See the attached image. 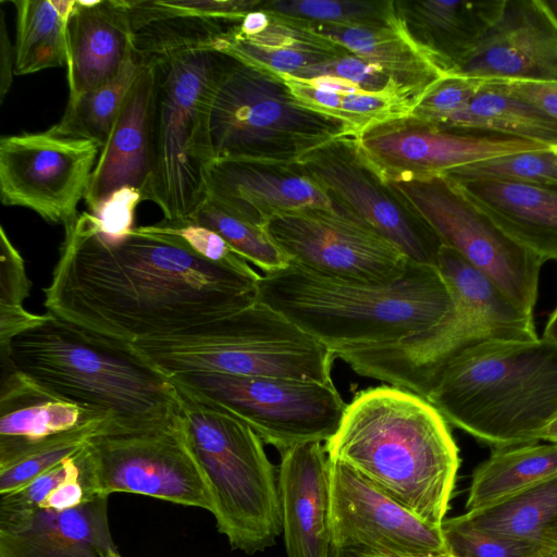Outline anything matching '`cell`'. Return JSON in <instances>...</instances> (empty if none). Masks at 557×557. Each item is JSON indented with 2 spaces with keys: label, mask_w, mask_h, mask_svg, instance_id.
<instances>
[{
  "label": "cell",
  "mask_w": 557,
  "mask_h": 557,
  "mask_svg": "<svg viewBox=\"0 0 557 557\" xmlns=\"http://www.w3.org/2000/svg\"><path fill=\"white\" fill-rule=\"evenodd\" d=\"M108 422L109 419L103 418L59 434L25 449L8 462L0 463V495L23 487L63 460L79 454Z\"/></svg>",
  "instance_id": "35"
},
{
  "label": "cell",
  "mask_w": 557,
  "mask_h": 557,
  "mask_svg": "<svg viewBox=\"0 0 557 557\" xmlns=\"http://www.w3.org/2000/svg\"><path fill=\"white\" fill-rule=\"evenodd\" d=\"M557 476V444L493 449L472 474L466 509L478 510Z\"/></svg>",
  "instance_id": "29"
},
{
  "label": "cell",
  "mask_w": 557,
  "mask_h": 557,
  "mask_svg": "<svg viewBox=\"0 0 557 557\" xmlns=\"http://www.w3.org/2000/svg\"><path fill=\"white\" fill-rule=\"evenodd\" d=\"M537 2L557 27V0H537Z\"/></svg>",
  "instance_id": "49"
},
{
  "label": "cell",
  "mask_w": 557,
  "mask_h": 557,
  "mask_svg": "<svg viewBox=\"0 0 557 557\" xmlns=\"http://www.w3.org/2000/svg\"><path fill=\"white\" fill-rule=\"evenodd\" d=\"M547 545H556L557 546V525L552 528L545 539Z\"/></svg>",
  "instance_id": "50"
},
{
  "label": "cell",
  "mask_w": 557,
  "mask_h": 557,
  "mask_svg": "<svg viewBox=\"0 0 557 557\" xmlns=\"http://www.w3.org/2000/svg\"><path fill=\"white\" fill-rule=\"evenodd\" d=\"M153 98V70L143 66L92 171L85 196L90 213L121 188L143 193L151 170Z\"/></svg>",
  "instance_id": "21"
},
{
  "label": "cell",
  "mask_w": 557,
  "mask_h": 557,
  "mask_svg": "<svg viewBox=\"0 0 557 557\" xmlns=\"http://www.w3.org/2000/svg\"><path fill=\"white\" fill-rule=\"evenodd\" d=\"M85 453L96 495L133 493L213 510L211 491L182 408L138 426L107 423L90 438Z\"/></svg>",
  "instance_id": "10"
},
{
  "label": "cell",
  "mask_w": 557,
  "mask_h": 557,
  "mask_svg": "<svg viewBox=\"0 0 557 557\" xmlns=\"http://www.w3.org/2000/svg\"><path fill=\"white\" fill-rule=\"evenodd\" d=\"M101 148L49 129L0 139V198L49 223L72 224L85 199Z\"/></svg>",
  "instance_id": "14"
},
{
  "label": "cell",
  "mask_w": 557,
  "mask_h": 557,
  "mask_svg": "<svg viewBox=\"0 0 557 557\" xmlns=\"http://www.w3.org/2000/svg\"><path fill=\"white\" fill-rule=\"evenodd\" d=\"M298 164L336 203L372 227L410 261L436 265L442 242L369 164L356 136L331 141Z\"/></svg>",
  "instance_id": "15"
},
{
  "label": "cell",
  "mask_w": 557,
  "mask_h": 557,
  "mask_svg": "<svg viewBox=\"0 0 557 557\" xmlns=\"http://www.w3.org/2000/svg\"><path fill=\"white\" fill-rule=\"evenodd\" d=\"M425 399L494 449L537 443L557 417V343L470 341L442 364Z\"/></svg>",
  "instance_id": "5"
},
{
  "label": "cell",
  "mask_w": 557,
  "mask_h": 557,
  "mask_svg": "<svg viewBox=\"0 0 557 557\" xmlns=\"http://www.w3.org/2000/svg\"><path fill=\"white\" fill-rule=\"evenodd\" d=\"M64 230L44 305L94 333L132 345L257 301L261 275L248 262H211L141 226L110 240L96 232L89 212Z\"/></svg>",
  "instance_id": "1"
},
{
  "label": "cell",
  "mask_w": 557,
  "mask_h": 557,
  "mask_svg": "<svg viewBox=\"0 0 557 557\" xmlns=\"http://www.w3.org/2000/svg\"><path fill=\"white\" fill-rule=\"evenodd\" d=\"M208 129L213 159L285 164L355 136L344 121L307 108L281 74L231 55L212 90Z\"/></svg>",
  "instance_id": "9"
},
{
  "label": "cell",
  "mask_w": 557,
  "mask_h": 557,
  "mask_svg": "<svg viewBox=\"0 0 557 557\" xmlns=\"http://www.w3.org/2000/svg\"><path fill=\"white\" fill-rule=\"evenodd\" d=\"M443 245L490 276L522 310L533 314L544 261L482 213L446 176L386 182Z\"/></svg>",
  "instance_id": "12"
},
{
  "label": "cell",
  "mask_w": 557,
  "mask_h": 557,
  "mask_svg": "<svg viewBox=\"0 0 557 557\" xmlns=\"http://www.w3.org/2000/svg\"><path fill=\"white\" fill-rule=\"evenodd\" d=\"M436 268L455 305L481 338L537 339L533 314L522 310L490 276L453 248L442 245Z\"/></svg>",
  "instance_id": "27"
},
{
  "label": "cell",
  "mask_w": 557,
  "mask_h": 557,
  "mask_svg": "<svg viewBox=\"0 0 557 557\" xmlns=\"http://www.w3.org/2000/svg\"><path fill=\"white\" fill-rule=\"evenodd\" d=\"M103 418L107 417L55 395L17 370H4L0 386V463L48 438Z\"/></svg>",
  "instance_id": "23"
},
{
  "label": "cell",
  "mask_w": 557,
  "mask_h": 557,
  "mask_svg": "<svg viewBox=\"0 0 557 557\" xmlns=\"http://www.w3.org/2000/svg\"><path fill=\"white\" fill-rule=\"evenodd\" d=\"M170 380L224 408L280 453L306 442H327L347 405L334 383L215 372H182Z\"/></svg>",
  "instance_id": "11"
},
{
  "label": "cell",
  "mask_w": 557,
  "mask_h": 557,
  "mask_svg": "<svg viewBox=\"0 0 557 557\" xmlns=\"http://www.w3.org/2000/svg\"><path fill=\"white\" fill-rule=\"evenodd\" d=\"M484 79L448 74L438 81L420 100L412 115L443 127L465 109L483 87Z\"/></svg>",
  "instance_id": "41"
},
{
  "label": "cell",
  "mask_w": 557,
  "mask_h": 557,
  "mask_svg": "<svg viewBox=\"0 0 557 557\" xmlns=\"http://www.w3.org/2000/svg\"><path fill=\"white\" fill-rule=\"evenodd\" d=\"M32 282L26 274L23 257L0 228V352L4 355L11 341L38 322L41 314H34L23 307L29 296Z\"/></svg>",
  "instance_id": "38"
},
{
  "label": "cell",
  "mask_w": 557,
  "mask_h": 557,
  "mask_svg": "<svg viewBox=\"0 0 557 557\" xmlns=\"http://www.w3.org/2000/svg\"><path fill=\"white\" fill-rule=\"evenodd\" d=\"M66 45L69 99L112 81L134 55L126 0H75Z\"/></svg>",
  "instance_id": "22"
},
{
  "label": "cell",
  "mask_w": 557,
  "mask_h": 557,
  "mask_svg": "<svg viewBox=\"0 0 557 557\" xmlns=\"http://www.w3.org/2000/svg\"><path fill=\"white\" fill-rule=\"evenodd\" d=\"M543 337L557 343V307L546 323Z\"/></svg>",
  "instance_id": "47"
},
{
  "label": "cell",
  "mask_w": 557,
  "mask_h": 557,
  "mask_svg": "<svg viewBox=\"0 0 557 557\" xmlns=\"http://www.w3.org/2000/svg\"><path fill=\"white\" fill-rule=\"evenodd\" d=\"M257 300L338 350L380 346L429 330L456 312L436 265L409 262L386 284L333 278L289 262L263 273Z\"/></svg>",
  "instance_id": "3"
},
{
  "label": "cell",
  "mask_w": 557,
  "mask_h": 557,
  "mask_svg": "<svg viewBox=\"0 0 557 557\" xmlns=\"http://www.w3.org/2000/svg\"><path fill=\"white\" fill-rule=\"evenodd\" d=\"M330 460L339 461L423 521L441 525L460 466L448 422L424 397L396 386L358 392L333 436Z\"/></svg>",
  "instance_id": "2"
},
{
  "label": "cell",
  "mask_w": 557,
  "mask_h": 557,
  "mask_svg": "<svg viewBox=\"0 0 557 557\" xmlns=\"http://www.w3.org/2000/svg\"><path fill=\"white\" fill-rule=\"evenodd\" d=\"M330 462L333 546H362L385 557L449 554L441 525L423 521L345 463Z\"/></svg>",
  "instance_id": "17"
},
{
  "label": "cell",
  "mask_w": 557,
  "mask_h": 557,
  "mask_svg": "<svg viewBox=\"0 0 557 557\" xmlns=\"http://www.w3.org/2000/svg\"><path fill=\"white\" fill-rule=\"evenodd\" d=\"M455 180H492L557 188V159L550 148L483 160L443 174Z\"/></svg>",
  "instance_id": "39"
},
{
  "label": "cell",
  "mask_w": 557,
  "mask_h": 557,
  "mask_svg": "<svg viewBox=\"0 0 557 557\" xmlns=\"http://www.w3.org/2000/svg\"><path fill=\"white\" fill-rule=\"evenodd\" d=\"M227 54L211 48L171 52L150 61L154 74L152 154L143 201L164 220L187 221L207 200L206 170L213 160L208 113Z\"/></svg>",
  "instance_id": "6"
},
{
  "label": "cell",
  "mask_w": 557,
  "mask_h": 557,
  "mask_svg": "<svg viewBox=\"0 0 557 557\" xmlns=\"http://www.w3.org/2000/svg\"><path fill=\"white\" fill-rule=\"evenodd\" d=\"M187 221L218 233L242 258L263 273L276 271L289 263L264 228L230 214L208 199Z\"/></svg>",
  "instance_id": "37"
},
{
  "label": "cell",
  "mask_w": 557,
  "mask_h": 557,
  "mask_svg": "<svg viewBox=\"0 0 557 557\" xmlns=\"http://www.w3.org/2000/svg\"><path fill=\"white\" fill-rule=\"evenodd\" d=\"M507 0L395 1L397 16L410 39L451 73L502 17Z\"/></svg>",
  "instance_id": "25"
},
{
  "label": "cell",
  "mask_w": 557,
  "mask_h": 557,
  "mask_svg": "<svg viewBox=\"0 0 557 557\" xmlns=\"http://www.w3.org/2000/svg\"><path fill=\"white\" fill-rule=\"evenodd\" d=\"M540 557H557V546L546 545Z\"/></svg>",
  "instance_id": "51"
},
{
  "label": "cell",
  "mask_w": 557,
  "mask_h": 557,
  "mask_svg": "<svg viewBox=\"0 0 557 557\" xmlns=\"http://www.w3.org/2000/svg\"><path fill=\"white\" fill-rule=\"evenodd\" d=\"M108 497L63 510L38 509L21 531L0 533V557H100L115 547Z\"/></svg>",
  "instance_id": "26"
},
{
  "label": "cell",
  "mask_w": 557,
  "mask_h": 557,
  "mask_svg": "<svg viewBox=\"0 0 557 557\" xmlns=\"http://www.w3.org/2000/svg\"><path fill=\"white\" fill-rule=\"evenodd\" d=\"M484 85L516 97L557 123V81L484 79Z\"/></svg>",
  "instance_id": "44"
},
{
  "label": "cell",
  "mask_w": 557,
  "mask_h": 557,
  "mask_svg": "<svg viewBox=\"0 0 557 557\" xmlns=\"http://www.w3.org/2000/svg\"><path fill=\"white\" fill-rule=\"evenodd\" d=\"M140 201H143L141 193L132 187H124L113 193L91 212L96 232L110 240L127 236L134 228V212Z\"/></svg>",
  "instance_id": "43"
},
{
  "label": "cell",
  "mask_w": 557,
  "mask_h": 557,
  "mask_svg": "<svg viewBox=\"0 0 557 557\" xmlns=\"http://www.w3.org/2000/svg\"><path fill=\"white\" fill-rule=\"evenodd\" d=\"M540 441L557 444V417L541 432Z\"/></svg>",
  "instance_id": "48"
},
{
  "label": "cell",
  "mask_w": 557,
  "mask_h": 557,
  "mask_svg": "<svg viewBox=\"0 0 557 557\" xmlns=\"http://www.w3.org/2000/svg\"><path fill=\"white\" fill-rule=\"evenodd\" d=\"M206 186L208 200L262 228L282 212L336 206L298 163L213 159L206 170Z\"/></svg>",
  "instance_id": "18"
},
{
  "label": "cell",
  "mask_w": 557,
  "mask_h": 557,
  "mask_svg": "<svg viewBox=\"0 0 557 557\" xmlns=\"http://www.w3.org/2000/svg\"><path fill=\"white\" fill-rule=\"evenodd\" d=\"M143 230L170 237L186 248L215 263L242 264L247 262L218 233L190 221L162 220Z\"/></svg>",
  "instance_id": "42"
},
{
  "label": "cell",
  "mask_w": 557,
  "mask_h": 557,
  "mask_svg": "<svg viewBox=\"0 0 557 557\" xmlns=\"http://www.w3.org/2000/svg\"><path fill=\"white\" fill-rule=\"evenodd\" d=\"M141 69L143 65L133 55L112 81L69 99L62 119L53 125L55 132L91 140L102 148Z\"/></svg>",
  "instance_id": "34"
},
{
  "label": "cell",
  "mask_w": 557,
  "mask_h": 557,
  "mask_svg": "<svg viewBox=\"0 0 557 557\" xmlns=\"http://www.w3.org/2000/svg\"><path fill=\"white\" fill-rule=\"evenodd\" d=\"M16 11L14 74L66 66V26L75 0H12Z\"/></svg>",
  "instance_id": "30"
},
{
  "label": "cell",
  "mask_w": 557,
  "mask_h": 557,
  "mask_svg": "<svg viewBox=\"0 0 557 557\" xmlns=\"http://www.w3.org/2000/svg\"><path fill=\"white\" fill-rule=\"evenodd\" d=\"M55 395L104 416L111 426H138L181 410L170 376L121 343L51 312L17 334L1 356Z\"/></svg>",
  "instance_id": "4"
},
{
  "label": "cell",
  "mask_w": 557,
  "mask_h": 557,
  "mask_svg": "<svg viewBox=\"0 0 557 557\" xmlns=\"http://www.w3.org/2000/svg\"><path fill=\"white\" fill-rule=\"evenodd\" d=\"M100 557H122L119 552L116 550V547L109 548L104 553L100 555Z\"/></svg>",
  "instance_id": "52"
},
{
  "label": "cell",
  "mask_w": 557,
  "mask_h": 557,
  "mask_svg": "<svg viewBox=\"0 0 557 557\" xmlns=\"http://www.w3.org/2000/svg\"><path fill=\"white\" fill-rule=\"evenodd\" d=\"M450 74L557 81V27L537 0H507L499 21Z\"/></svg>",
  "instance_id": "19"
},
{
  "label": "cell",
  "mask_w": 557,
  "mask_h": 557,
  "mask_svg": "<svg viewBox=\"0 0 557 557\" xmlns=\"http://www.w3.org/2000/svg\"><path fill=\"white\" fill-rule=\"evenodd\" d=\"M269 13V24L260 33L240 35L234 30L235 24L219 39L215 50L240 62L292 76L348 52L302 22Z\"/></svg>",
  "instance_id": "28"
},
{
  "label": "cell",
  "mask_w": 557,
  "mask_h": 557,
  "mask_svg": "<svg viewBox=\"0 0 557 557\" xmlns=\"http://www.w3.org/2000/svg\"><path fill=\"white\" fill-rule=\"evenodd\" d=\"M356 139L385 183L443 175L483 160L550 148L498 134L444 128L412 114L369 126Z\"/></svg>",
  "instance_id": "16"
},
{
  "label": "cell",
  "mask_w": 557,
  "mask_h": 557,
  "mask_svg": "<svg viewBox=\"0 0 557 557\" xmlns=\"http://www.w3.org/2000/svg\"><path fill=\"white\" fill-rule=\"evenodd\" d=\"M132 347L171 376L215 372L333 383L334 352L258 300L235 313Z\"/></svg>",
  "instance_id": "7"
},
{
  "label": "cell",
  "mask_w": 557,
  "mask_h": 557,
  "mask_svg": "<svg viewBox=\"0 0 557 557\" xmlns=\"http://www.w3.org/2000/svg\"><path fill=\"white\" fill-rule=\"evenodd\" d=\"M447 178L506 235L544 262L557 261V188Z\"/></svg>",
  "instance_id": "24"
},
{
  "label": "cell",
  "mask_w": 557,
  "mask_h": 557,
  "mask_svg": "<svg viewBox=\"0 0 557 557\" xmlns=\"http://www.w3.org/2000/svg\"><path fill=\"white\" fill-rule=\"evenodd\" d=\"M433 557H454V556L446 554V555H437V556H433Z\"/></svg>",
  "instance_id": "54"
},
{
  "label": "cell",
  "mask_w": 557,
  "mask_h": 557,
  "mask_svg": "<svg viewBox=\"0 0 557 557\" xmlns=\"http://www.w3.org/2000/svg\"><path fill=\"white\" fill-rule=\"evenodd\" d=\"M305 24L349 52L385 66L407 72L450 74L417 47L399 18L395 23L369 26Z\"/></svg>",
  "instance_id": "33"
},
{
  "label": "cell",
  "mask_w": 557,
  "mask_h": 557,
  "mask_svg": "<svg viewBox=\"0 0 557 557\" xmlns=\"http://www.w3.org/2000/svg\"><path fill=\"white\" fill-rule=\"evenodd\" d=\"M261 8L307 24L369 26L398 21L395 1L278 0L263 1Z\"/></svg>",
  "instance_id": "36"
},
{
  "label": "cell",
  "mask_w": 557,
  "mask_h": 557,
  "mask_svg": "<svg viewBox=\"0 0 557 557\" xmlns=\"http://www.w3.org/2000/svg\"><path fill=\"white\" fill-rule=\"evenodd\" d=\"M174 386L211 491L218 531L232 549L247 555L272 547L282 533V515L277 469L264 442L224 408Z\"/></svg>",
  "instance_id": "8"
},
{
  "label": "cell",
  "mask_w": 557,
  "mask_h": 557,
  "mask_svg": "<svg viewBox=\"0 0 557 557\" xmlns=\"http://www.w3.org/2000/svg\"><path fill=\"white\" fill-rule=\"evenodd\" d=\"M444 128L498 134L547 147L557 146V123L533 106L483 84Z\"/></svg>",
  "instance_id": "31"
},
{
  "label": "cell",
  "mask_w": 557,
  "mask_h": 557,
  "mask_svg": "<svg viewBox=\"0 0 557 557\" xmlns=\"http://www.w3.org/2000/svg\"><path fill=\"white\" fill-rule=\"evenodd\" d=\"M330 557H385L382 554L362 546H333Z\"/></svg>",
  "instance_id": "46"
},
{
  "label": "cell",
  "mask_w": 557,
  "mask_h": 557,
  "mask_svg": "<svg viewBox=\"0 0 557 557\" xmlns=\"http://www.w3.org/2000/svg\"><path fill=\"white\" fill-rule=\"evenodd\" d=\"M458 518L485 532L546 544L557 525V476Z\"/></svg>",
  "instance_id": "32"
},
{
  "label": "cell",
  "mask_w": 557,
  "mask_h": 557,
  "mask_svg": "<svg viewBox=\"0 0 557 557\" xmlns=\"http://www.w3.org/2000/svg\"><path fill=\"white\" fill-rule=\"evenodd\" d=\"M264 230L289 262L333 278L386 284L401 277L410 262L338 203L278 213Z\"/></svg>",
  "instance_id": "13"
},
{
  "label": "cell",
  "mask_w": 557,
  "mask_h": 557,
  "mask_svg": "<svg viewBox=\"0 0 557 557\" xmlns=\"http://www.w3.org/2000/svg\"><path fill=\"white\" fill-rule=\"evenodd\" d=\"M441 529L454 557H540L547 545L485 532L465 523L458 516L445 519Z\"/></svg>",
  "instance_id": "40"
},
{
  "label": "cell",
  "mask_w": 557,
  "mask_h": 557,
  "mask_svg": "<svg viewBox=\"0 0 557 557\" xmlns=\"http://www.w3.org/2000/svg\"><path fill=\"white\" fill-rule=\"evenodd\" d=\"M277 467L282 533L287 557H330V458L322 442L282 450Z\"/></svg>",
  "instance_id": "20"
},
{
  "label": "cell",
  "mask_w": 557,
  "mask_h": 557,
  "mask_svg": "<svg viewBox=\"0 0 557 557\" xmlns=\"http://www.w3.org/2000/svg\"><path fill=\"white\" fill-rule=\"evenodd\" d=\"M550 149L557 159V146L550 147Z\"/></svg>",
  "instance_id": "53"
},
{
  "label": "cell",
  "mask_w": 557,
  "mask_h": 557,
  "mask_svg": "<svg viewBox=\"0 0 557 557\" xmlns=\"http://www.w3.org/2000/svg\"><path fill=\"white\" fill-rule=\"evenodd\" d=\"M0 12V103H2L12 84L15 53L8 36L4 12L2 9Z\"/></svg>",
  "instance_id": "45"
}]
</instances>
